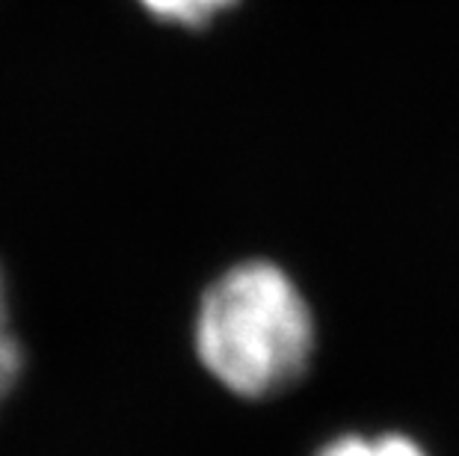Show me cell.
Wrapping results in <instances>:
<instances>
[{
    "label": "cell",
    "instance_id": "obj_1",
    "mask_svg": "<svg viewBox=\"0 0 459 456\" xmlns=\"http://www.w3.org/2000/svg\"><path fill=\"white\" fill-rule=\"evenodd\" d=\"M317 326L306 294L276 261H240L211 281L193 320L204 374L240 400H267L306 376Z\"/></svg>",
    "mask_w": 459,
    "mask_h": 456
},
{
    "label": "cell",
    "instance_id": "obj_2",
    "mask_svg": "<svg viewBox=\"0 0 459 456\" xmlns=\"http://www.w3.org/2000/svg\"><path fill=\"white\" fill-rule=\"evenodd\" d=\"M315 456H429L418 439L406 433H341Z\"/></svg>",
    "mask_w": 459,
    "mask_h": 456
},
{
    "label": "cell",
    "instance_id": "obj_3",
    "mask_svg": "<svg viewBox=\"0 0 459 456\" xmlns=\"http://www.w3.org/2000/svg\"><path fill=\"white\" fill-rule=\"evenodd\" d=\"M145 13H152L158 22L181 24V27H202L213 22L217 15L229 13L238 0H136Z\"/></svg>",
    "mask_w": 459,
    "mask_h": 456
},
{
    "label": "cell",
    "instance_id": "obj_4",
    "mask_svg": "<svg viewBox=\"0 0 459 456\" xmlns=\"http://www.w3.org/2000/svg\"><path fill=\"white\" fill-rule=\"evenodd\" d=\"M24 367V350L18 344V335L9 320V299H6V279L0 273V403L6 400L15 388Z\"/></svg>",
    "mask_w": 459,
    "mask_h": 456
}]
</instances>
